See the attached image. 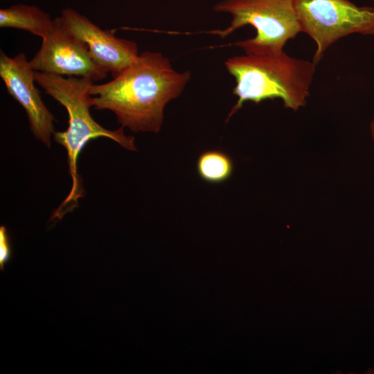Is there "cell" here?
<instances>
[{"instance_id": "12", "label": "cell", "mask_w": 374, "mask_h": 374, "mask_svg": "<svg viewBox=\"0 0 374 374\" xmlns=\"http://www.w3.org/2000/svg\"><path fill=\"white\" fill-rule=\"evenodd\" d=\"M370 129H371V133L372 138H373V139L374 141V116H373V118L372 121L371 123Z\"/></svg>"}, {"instance_id": "5", "label": "cell", "mask_w": 374, "mask_h": 374, "mask_svg": "<svg viewBox=\"0 0 374 374\" xmlns=\"http://www.w3.org/2000/svg\"><path fill=\"white\" fill-rule=\"evenodd\" d=\"M301 33L316 44L312 61L340 39L352 34L374 35V8L357 6L350 0H293Z\"/></svg>"}, {"instance_id": "6", "label": "cell", "mask_w": 374, "mask_h": 374, "mask_svg": "<svg viewBox=\"0 0 374 374\" xmlns=\"http://www.w3.org/2000/svg\"><path fill=\"white\" fill-rule=\"evenodd\" d=\"M29 62L35 71L76 75L93 82L104 79L109 73L93 60L86 45L68 31L61 17L54 19L53 30L42 39Z\"/></svg>"}, {"instance_id": "10", "label": "cell", "mask_w": 374, "mask_h": 374, "mask_svg": "<svg viewBox=\"0 0 374 374\" xmlns=\"http://www.w3.org/2000/svg\"><path fill=\"white\" fill-rule=\"evenodd\" d=\"M196 168L202 180L217 184L229 179L233 172L234 164L231 157L226 152L209 150L199 154Z\"/></svg>"}, {"instance_id": "11", "label": "cell", "mask_w": 374, "mask_h": 374, "mask_svg": "<svg viewBox=\"0 0 374 374\" xmlns=\"http://www.w3.org/2000/svg\"><path fill=\"white\" fill-rule=\"evenodd\" d=\"M11 249L10 239L5 226L0 227V266L1 269H4V264L10 259Z\"/></svg>"}, {"instance_id": "7", "label": "cell", "mask_w": 374, "mask_h": 374, "mask_svg": "<svg viewBox=\"0 0 374 374\" xmlns=\"http://www.w3.org/2000/svg\"><path fill=\"white\" fill-rule=\"evenodd\" d=\"M35 71L26 55L19 53L9 57L2 51L0 53V77L8 93L25 110L31 132L48 148L55 131L56 119L44 103L35 86Z\"/></svg>"}, {"instance_id": "3", "label": "cell", "mask_w": 374, "mask_h": 374, "mask_svg": "<svg viewBox=\"0 0 374 374\" xmlns=\"http://www.w3.org/2000/svg\"><path fill=\"white\" fill-rule=\"evenodd\" d=\"M35 82L45 92L62 105L69 115V126L65 131L55 132L56 143L63 146L67 152L69 172L72 186L69 195L53 213L51 219L61 220L65 213L78 206L82 196L81 179L77 170V161L83 147L91 139L105 137L125 149L136 150L134 139L124 133L123 127L111 130L98 124L91 116V86L94 83L86 78H64L44 72H35Z\"/></svg>"}, {"instance_id": "1", "label": "cell", "mask_w": 374, "mask_h": 374, "mask_svg": "<svg viewBox=\"0 0 374 374\" xmlns=\"http://www.w3.org/2000/svg\"><path fill=\"white\" fill-rule=\"evenodd\" d=\"M190 77L188 71L175 70L161 53L143 51L112 80L91 86L92 107L112 112L134 132L158 133L166 105L181 94Z\"/></svg>"}, {"instance_id": "9", "label": "cell", "mask_w": 374, "mask_h": 374, "mask_svg": "<svg viewBox=\"0 0 374 374\" xmlns=\"http://www.w3.org/2000/svg\"><path fill=\"white\" fill-rule=\"evenodd\" d=\"M54 19L35 6L17 4L0 10V27L26 30L42 39L53 28Z\"/></svg>"}, {"instance_id": "2", "label": "cell", "mask_w": 374, "mask_h": 374, "mask_svg": "<svg viewBox=\"0 0 374 374\" xmlns=\"http://www.w3.org/2000/svg\"><path fill=\"white\" fill-rule=\"evenodd\" d=\"M234 77L233 94L238 100L226 121L246 101L256 104L279 98L285 107L297 111L305 105L317 64L312 60L279 53L245 54L229 57L224 62Z\"/></svg>"}, {"instance_id": "8", "label": "cell", "mask_w": 374, "mask_h": 374, "mask_svg": "<svg viewBox=\"0 0 374 374\" xmlns=\"http://www.w3.org/2000/svg\"><path fill=\"white\" fill-rule=\"evenodd\" d=\"M61 19L65 28L87 47L93 60L116 77L138 57L134 41L116 36L114 30H103L76 10L66 8Z\"/></svg>"}, {"instance_id": "4", "label": "cell", "mask_w": 374, "mask_h": 374, "mask_svg": "<svg viewBox=\"0 0 374 374\" xmlns=\"http://www.w3.org/2000/svg\"><path fill=\"white\" fill-rule=\"evenodd\" d=\"M213 10L232 17L226 28L209 31L220 38L244 26L254 28V37L233 44L245 54L281 52L289 40L301 33L293 0H222Z\"/></svg>"}]
</instances>
